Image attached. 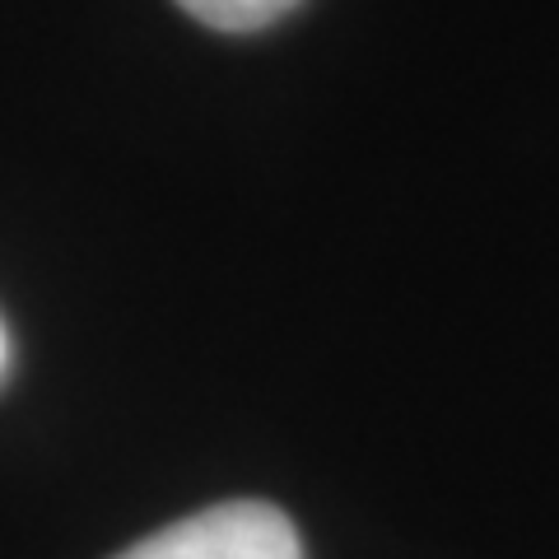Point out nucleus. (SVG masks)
Wrapping results in <instances>:
<instances>
[{"label":"nucleus","instance_id":"1","mask_svg":"<svg viewBox=\"0 0 559 559\" xmlns=\"http://www.w3.org/2000/svg\"><path fill=\"white\" fill-rule=\"evenodd\" d=\"M117 559H304V546L275 503L234 499L135 540Z\"/></svg>","mask_w":559,"mask_h":559},{"label":"nucleus","instance_id":"2","mask_svg":"<svg viewBox=\"0 0 559 559\" xmlns=\"http://www.w3.org/2000/svg\"><path fill=\"white\" fill-rule=\"evenodd\" d=\"M178 5L197 24H205V28H219V33H257V28H271L275 20H285V14L299 5V0H178Z\"/></svg>","mask_w":559,"mask_h":559},{"label":"nucleus","instance_id":"3","mask_svg":"<svg viewBox=\"0 0 559 559\" xmlns=\"http://www.w3.org/2000/svg\"><path fill=\"white\" fill-rule=\"evenodd\" d=\"M5 364H10V336H5V322H0V378H5Z\"/></svg>","mask_w":559,"mask_h":559}]
</instances>
